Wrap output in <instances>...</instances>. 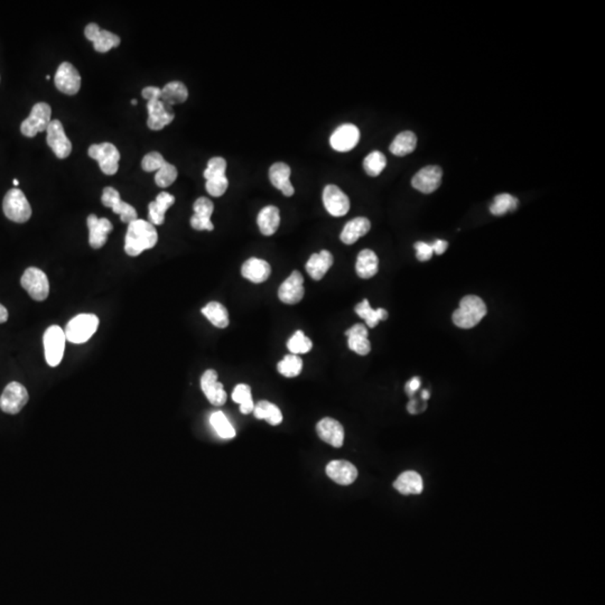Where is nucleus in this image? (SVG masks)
Returning <instances> with one entry per match:
<instances>
[{"mask_svg":"<svg viewBox=\"0 0 605 605\" xmlns=\"http://www.w3.org/2000/svg\"><path fill=\"white\" fill-rule=\"evenodd\" d=\"M85 38L93 43L95 50L99 53H107L117 46H119L120 38L106 29H101L98 24L90 23L85 29Z\"/></svg>","mask_w":605,"mask_h":605,"instance_id":"obj_14","label":"nucleus"},{"mask_svg":"<svg viewBox=\"0 0 605 605\" xmlns=\"http://www.w3.org/2000/svg\"><path fill=\"white\" fill-rule=\"evenodd\" d=\"M229 181L227 176L213 177L206 181L205 188L208 193L215 198H220L227 192Z\"/></svg>","mask_w":605,"mask_h":605,"instance_id":"obj_45","label":"nucleus"},{"mask_svg":"<svg viewBox=\"0 0 605 605\" xmlns=\"http://www.w3.org/2000/svg\"><path fill=\"white\" fill-rule=\"evenodd\" d=\"M255 417L258 419H264L266 422L272 426H277L283 422V414L280 412L279 408L276 405L267 402V400H260L258 404L255 405L254 408Z\"/></svg>","mask_w":605,"mask_h":605,"instance_id":"obj_36","label":"nucleus"},{"mask_svg":"<svg viewBox=\"0 0 605 605\" xmlns=\"http://www.w3.org/2000/svg\"><path fill=\"white\" fill-rule=\"evenodd\" d=\"M28 392L21 383L13 381L4 389L0 397V409L9 415H16L28 402Z\"/></svg>","mask_w":605,"mask_h":605,"instance_id":"obj_9","label":"nucleus"},{"mask_svg":"<svg viewBox=\"0 0 605 605\" xmlns=\"http://www.w3.org/2000/svg\"><path fill=\"white\" fill-rule=\"evenodd\" d=\"M9 320V311L4 305L0 304V324L7 322Z\"/></svg>","mask_w":605,"mask_h":605,"instance_id":"obj_53","label":"nucleus"},{"mask_svg":"<svg viewBox=\"0 0 605 605\" xmlns=\"http://www.w3.org/2000/svg\"><path fill=\"white\" fill-rule=\"evenodd\" d=\"M291 167L285 163H275L269 168V180L272 186L282 191V193L287 198L295 193V188L291 182Z\"/></svg>","mask_w":605,"mask_h":605,"instance_id":"obj_23","label":"nucleus"},{"mask_svg":"<svg viewBox=\"0 0 605 605\" xmlns=\"http://www.w3.org/2000/svg\"><path fill=\"white\" fill-rule=\"evenodd\" d=\"M147 110H149L147 126L151 130L163 129L175 118L172 107L163 102L161 99H151L147 101Z\"/></svg>","mask_w":605,"mask_h":605,"instance_id":"obj_16","label":"nucleus"},{"mask_svg":"<svg viewBox=\"0 0 605 605\" xmlns=\"http://www.w3.org/2000/svg\"><path fill=\"white\" fill-rule=\"evenodd\" d=\"M159 241L155 225L146 220L137 219L128 225L124 240V252L128 256H139L141 252L156 246Z\"/></svg>","mask_w":605,"mask_h":605,"instance_id":"obj_1","label":"nucleus"},{"mask_svg":"<svg viewBox=\"0 0 605 605\" xmlns=\"http://www.w3.org/2000/svg\"><path fill=\"white\" fill-rule=\"evenodd\" d=\"M210 423L220 437L231 439L235 437V429L223 412H215L210 417Z\"/></svg>","mask_w":605,"mask_h":605,"instance_id":"obj_40","label":"nucleus"},{"mask_svg":"<svg viewBox=\"0 0 605 605\" xmlns=\"http://www.w3.org/2000/svg\"><path fill=\"white\" fill-rule=\"evenodd\" d=\"M432 248H433V252L437 255H443L445 252H446L447 247H449V242L445 240H441V239H439V240L435 241L433 245H431Z\"/></svg>","mask_w":605,"mask_h":605,"instance_id":"obj_51","label":"nucleus"},{"mask_svg":"<svg viewBox=\"0 0 605 605\" xmlns=\"http://www.w3.org/2000/svg\"><path fill=\"white\" fill-rule=\"evenodd\" d=\"M277 370L286 378H295L303 370V360L296 354H287L278 363Z\"/></svg>","mask_w":605,"mask_h":605,"instance_id":"obj_38","label":"nucleus"},{"mask_svg":"<svg viewBox=\"0 0 605 605\" xmlns=\"http://www.w3.org/2000/svg\"><path fill=\"white\" fill-rule=\"evenodd\" d=\"M387 159L381 151H375L369 154L363 161V168L369 176H378L386 168Z\"/></svg>","mask_w":605,"mask_h":605,"instance_id":"obj_41","label":"nucleus"},{"mask_svg":"<svg viewBox=\"0 0 605 605\" xmlns=\"http://www.w3.org/2000/svg\"><path fill=\"white\" fill-rule=\"evenodd\" d=\"M89 227V243L93 249H99L105 246L108 239L109 233L112 232V223L106 218L99 219L95 215H90L87 220Z\"/></svg>","mask_w":605,"mask_h":605,"instance_id":"obj_21","label":"nucleus"},{"mask_svg":"<svg viewBox=\"0 0 605 605\" xmlns=\"http://www.w3.org/2000/svg\"><path fill=\"white\" fill-rule=\"evenodd\" d=\"M202 314L218 328H225L229 326V313L225 305L219 301H210L202 309Z\"/></svg>","mask_w":605,"mask_h":605,"instance_id":"obj_34","label":"nucleus"},{"mask_svg":"<svg viewBox=\"0 0 605 605\" xmlns=\"http://www.w3.org/2000/svg\"><path fill=\"white\" fill-rule=\"evenodd\" d=\"M518 198L510 194L503 193L494 198L493 202L490 205V212L493 215H503L507 212H513L518 206Z\"/></svg>","mask_w":605,"mask_h":605,"instance_id":"obj_39","label":"nucleus"},{"mask_svg":"<svg viewBox=\"0 0 605 605\" xmlns=\"http://www.w3.org/2000/svg\"><path fill=\"white\" fill-rule=\"evenodd\" d=\"M326 474L331 480L341 486H350L358 478V470L348 461L336 460L326 466Z\"/></svg>","mask_w":605,"mask_h":605,"instance_id":"obj_22","label":"nucleus"},{"mask_svg":"<svg viewBox=\"0 0 605 605\" xmlns=\"http://www.w3.org/2000/svg\"><path fill=\"white\" fill-rule=\"evenodd\" d=\"M46 132H48L46 141L56 157L60 159L69 157L72 151V144L65 135L62 122L60 120H52Z\"/></svg>","mask_w":605,"mask_h":605,"instance_id":"obj_12","label":"nucleus"},{"mask_svg":"<svg viewBox=\"0 0 605 605\" xmlns=\"http://www.w3.org/2000/svg\"><path fill=\"white\" fill-rule=\"evenodd\" d=\"M132 106H136V105H137V100H136V99H134V100L132 101Z\"/></svg>","mask_w":605,"mask_h":605,"instance_id":"obj_56","label":"nucleus"},{"mask_svg":"<svg viewBox=\"0 0 605 605\" xmlns=\"http://www.w3.org/2000/svg\"><path fill=\"white\" fill-rule=\"evenodd\" d=\"M99 326V318L95 314H79L73 317L64 328L68 341L71 343H85L92 338Z\"/></svg>","mask_w":605,"mask_h":605,"instance_id":"obj_3","label":"nucleus"},{"mask_svg":"<svg viewBox=\"0 0 605 605\" xmlns=\"http://www.w3.org/2000/svg\"><path fill=\"white\" fill-rule=\"evenodd\" d=\"M416 146H417V137L414 132L407 130V132H400V135L392 140L389 149L395 156L402 157L415 151Z\"/></svg>","mask_w":605,"mask_h":605,"instance_id":"obj_33","label":"nucleus"},{"mask_svg":"<svg viewBox=\"0 0 605 605\" xmlns=\"http://www.w3.org/2000/svg\"><path fill=\"white\" fill-rule=\"evenodd\" d=\"M52 109L46 102H38L33 107L28 118L21 122V132L25 137L33 138L38 132H46L50 126Z\"/></svg>","mask_w":605,"mask_h":605,"instance_id":"obj_6","label":"nucleus"},{"mask_svg":"<svg viewBox=\"0 0 605 605\" xmlns=\"http://www.w3.org/2000/svg\"><path fill=\"white\" fill-rule=\"evenodd\" d=\"M360 130L355 124H344L334 130L330 137V144L334 151L346 153L352 151L359 144Z\"/></svg>","mask_w":605,"mask_h":605,"instance_id":"obj_15","label":"nucleus"},{"mask_svg":"<svg viewBox=\"0 0 605 605\" xmlns=\"http://www.w3.org/2000/svg\"><path fill=\"white\" fill-rule=\"evenodd\" d=\"M161 90L157 87H146L141 91V95L145 100H151V99H161Z\"/></svg>","mask_w":605,"mask_h":605,"instance_id":"obj_50","label":"nucleus"},{"mask_svg":"<svg viewBox=\"0 0 605 605\" xmlns=\"http://www.w3.org/2000/svg\"><path fill=\"white\" fill-rule=\"evenodd\" d=\"M65 333L63 328L52 326L45 331L43 336L46 363L50 367H58L63 359L65 350Z\"/></svg>","mask_w":605,"mask_h":605,"instance_id":"obj_5","label":"nucleus"},{"mask_svg":"<svg viewBox=\"0 0 605 605\" xmlns=\"http://www.w3.org/2000/svg\"><path fill=\"white\" fill-rule=\"evenodd\" d=\"M21 285L34 301H43L50 294V283L45 272L36 267H29L21 276Z\"/></svg>","mask_w":605,"mask_h":605,"instance_id":"obj_7","label":"nucleus"},{"mask_svg":"<svg viewBox=\"0 0 605 605\" xmlns=\"http://www.w3.org/2000/svg\"><path fill=\"white\" fill-rule=\"evenodd\" d=\"M56 89L64 95H77L81 87L79 71L69 62H63L56 70L54 77Z\"/></svg>","mask_w":605,"mask_h":605,"instance_id":"obj_11","label":"nucleus"},{"mask_svg":"<svg viewBox=\"0 0 605 605\" xmlns=\"http://www.w3.org/2000/svg\"><path fill=\"white\" fill-rule=\"evenodd\" d=\"M371 223L367 218H355L344 225L340 239L346 245H353L370 231Z\"/></svg>","mask_w":605,"mask_h":605,"instance_id":"obj_27","label":"nucleus"},{"mask_svg":"<svg viewBox=\"0 0 605 605\" xmlns=\"http://www.w3.org/2000/svg\"><path fill=\"white\" fill-rule=\"evenodd\" d=\"M3 210L6 217L16 223H25L32 217V208L25 194L18 188L9 190L4 198Z\"/></svg>","mask_w":605,"mask_h":605,"instance_id":"obj_4","label":"nucleus"},{"mask_svg":"<svg viewBox=\"0 0 605 605\" xmlns=\"http://www.w3.org/2000/svg\"><path fill=\"white\" fill-rule=\"evenodd\" d=\"M304 294V277L297 270L291 272L278 289V297L284 304H297L303 299Z\"/></svg>","mask_w":605,"mask_h":605,"instance_id":"obj_17","label":"nucleus"},{"mask_svg":"<svg viewBox=\"0 0 605 605\" xmlns=\"http://www.w3.org/2000/svg\"><path fill=\"white\" fill-rule=\"evenodd\" d=\"M355 313L359 315L361 318L365 321L367 326L369 328H375L378 326L380 321H386L388 318V312L386 309H373L370 306V303L368 299H363L361 303L355 306Z\"/></svg>","mask_w":605,"mask_h":605,"instance_id":"obj_35","label":"nucleus"},{"mask_svg":"<svg viewBox=\"0 0 605 605\" xmlns=\"http://www.w3.org/2000/svg\"><path fill=\"white\" fill-rule=\"evenodd\" d=\"M420 387V379L418 377H414V378L410 379L408 381L407 386H406V390H407L408 395H412L414 392L419 389Z\"/></svg>","mask_w":605,"mask_h":605,"instance_id":"obj_52","label":"nucleus"},{"mask_svg":"<svg viewBox=\"0 0 605 605\" xmlns=\"http://www.w3.org/2000/svg\"><path fill=\"white\" fill-rule=\"evenodd\" d=\"M191 225L198 231H212L215 229V225L212 223L211 219H204V218L196 217V215L191 218Z\"/></svg>","mask_w":605,"mask_h":605,"instance_id":"obj_49","label":"nucleus"},{"mask_svg":"<svg viewBox=\"0 0 605 605\" xmlns=\"http://www.w3.org/2000/svg\"><path fill=\"white\" fill-rule=\"evenodd\" d=\"M175 203V196L167 192H161L156 200L149 205V223L153 225H161L165 221V213Z\"/></svg>","mask_w":605,"mask_h":605,"instance_id":"obj_28","label":"nucleus"},{"mask_svg":"<svg viewBox=\"0 0 605 605\" xmlns=\"http://www.w3.org/2000/svg\"><path fill=\"white\" fill-rule=\"evenodd\" d=\"M323 203L333 217H343L350 210V200L343 191L334 184H328L323 191Z\"/></svg>","mask_w":605,"mask_h":605,"instance_id":"obj_13","label":"nucleus"},{"mask_svg":"<svg viewBox=\"0 0 605 605\" xmlns=\"http://www.w3.org/2000/svg\"><path fill=\"white\" fill-rule=\"evenodd\" d=\"M165 163H166V161L161 153L151 151L144 157L143 161H141V167L145 172H155V171H159Z\"/></svg>","mask_w":605,"mask_h":605,"instance_id":"obj_46","label":"nucleus"},{"mask_svg":"<svg viewBox=\"0 0 605 605\" xmlns=\"http://www.w3.org/2000/svg\"><path fill=\"white\" fill-rule=\"evenodd\" d=\"M348 336V346L349 349L359 355H367L370 353L371 343L368 338V328L363 324H355V326L346 331Z\"/></svg>","mask_w":605,"mask_h":605,"instance_id":"obj_25","label":"nucleus"},{"mask_svg":"<svg viewBox=\"0 0 605 605\" xmlns=\"http://www.w3.org/2000/svg\"><path fill=\"white\" fill-rule=\"evenodd\" d=\"M201 388L206 398L213 406H223L227 402V395L223 385L218 380V373L209 369L202 375Z\"/></svg>","mask_w":605,"mask_h":605,"instance_id":"obj_19","label":"nucleus"},{"mask_svg":"<svg viewBox=\"0 0 605 605\" xmlns=\"http://www.w3.org/2000/svg\"><path fill=\"white\" fill-rule=\"evenodd\" d=\"M422 397H423V400H429V391L424 390L423 394H422Z\"/></svg>","mask_w":605,"mask_h":605,"instance_id":"obj_54","label":"nucleus"},{"mask_svg":"<svg viewBox=\"0 0 605 605\" xmlns=\"http://www.w3.org/2000/svg\"><path fill=\"white\" fill-rule=\"evenodd\" d=\"M101 202H102L103 205L110 208L116 215H119L124 223L129 225L132 221L138 219L137 211H136L135 208L122 201L119 192L112 186H107L103 190Z\"/></svg>","mask_w":605,"mask_h":605,"instance_id":"obj_10","label":"nucleus"},{"mask_svg":"<svg viewBox=\"0 0 605 605\" xmlns=\"http://www.w3.org/2000/svg\"><path fill=\"white\" fill-rule=\"evenodd\" d=\"M243 277L254 284H262L269 278L272 267L266 260L259 258H250L241 267Z\"/></svg>","mask_w":605,"mask_h":605,"instance_id":"obj_24","label":"nucleus"},{"mask_svg":"<svg viewBox=\"0 0 605 605\" xmlns=\"http://www.w3.org/2000/svg\"><path fill=\"white\" fill-rule=\"evenodd\" d=\"M232 400L240 406L243 415H249L254 412L255 402L252 400V388L246 383H239L233 389Z\"/></svg>","mask_w":605,"mask_h":605,"instance_id":"obj_37","label":"nucleus"},{"mask_svg":"<svg viewBox=\"0 0 605 605\" xmlns=\"http://www.w3.org/2000/svg\"><path fill=\"white\" fill-rule=\"evenodd\" d=\"M177 175H178V172H177L176 167L173 164H169L166 161L157 171L156 175H155V183H156L157 186H159V188H168V186H172L173 183L176 181Z\"/></svg>","mask_w":605,"mask_h":605,"instance_id":"obj_43","label":"nucleus"},{"mask_svg":"<svg viewBox=\"0 0 605 605\" xmlns=\"http://www.w3.org/2000/svg\"><path fill=\"white\" fill-rule=\"evenodd\" d=\"M227 172V161L223 157H212L208 161V167L204 171L203 176L206 181L213 177L225 176Z\"/></svg>","mask_w":605,"mask_h":605,"instance_id":"obj_44","label":"nucleus"},{"mask_svg":"<svg viewBox=\"0 0 605 605\" xmlns=\"http://www.w3.org/2000/svg\"><path fill=\"white\" fill-rule=\"evenodd\" d=\"M441 176L443 172L441 167L437 165L424 167L412 177V188L424 194L433 193L441 186Z\"/></svg>","mask_w":605,"mask_h":605,"instance_id":"obj_18","label":"nucleus"},{"mask_svg":"<svg viewBox=\"0 0 605 605\" xmlns=\"http://www.w3.org/2000/svg\"><path fill=\"white\" fill-rule=\"evenodd\" d=\"M13 183H14V186H18L19 182H18V180H16V178H15V180H14Z\"/></svg>","mask_w":605,"mask_h":605,"instance_id":"obj_55","label":"nucleus"},{"mask_svg":"<svg viewBox=\"0 0 605 605\" xmlns=\"http://www.w3.org/2000/svg\"><path fill=\"white\" fill-rule=\"evenodd\" d=\"M287 348L291 354H305L309 353L313 348V343L309 338L305 336L303 331L299 330L291 336L287 342Z\"/></svg>","mask_w":605,"mask_h":605,"instance_id":"obj_42","label":"nucleus"},{"mask_svg":"<svg viewBox=\"0 0 605 605\" xmlns=\"http://www.w3.org/2000/svg\"><path fill=\"white\" fill-rule=\"evenodd\" d=\"M379 259L377 255L370 250L365 249L358 255L357 264H355V272L358 276L363 279H369L378 272Z\"/></svg>","mask_w":605,"mask_h":605,"instance_id":"obj_31","label":"nucleus"},{"mask_svg":"<svg viewBox=\"0 0 605 605\" xmlns=\"http://www.w3.org/2000/svg\"><path fill=\"white\" fill-rule=\"evenodd\" d=\"M394 488L405 496L420 494L423 492V478L415 471H407L400 474L394 482Z\"/></svg>","mask_w":605,"mask_h":605,"instance_id":"obj_30","label":"nucleus"},{"mask_svg":"<svg viewBox=\"0 0 605 605\" xmlns=\"http://www.w3.org/2000/svg\"><path fill=\"white\" fill-rule=\"evenodd\" d=\"M486 315V306L480 297L474 295L462 299L460 307L453 313V322L457 328H472Z\"/></svg>","mask_w":605,"mask_h":605,"instance_id":"obj_2","label":"nucleus"},{"mask_svg":"<svg viewBox=\"0 0 605 605\" xmlns=\"http://www.w3.org/2000/svg\"><path fill=\"white\" fill-rule=\"evenodd\" d=\"M414 247H415L416 252H417L416 257H417V259L419 262H429L432 257H433V248H432L431 245H429V243L418 241Z\"/></svg>","mask_w":605,"mask_h":605,"instance_id":"obj_48","label":"nucleus"},{"mask_svg":"<svg viewBox=\"0 0 605 605\" xmlns=\"http://www.w3.org/2000/svg\"><path fill=\"white\" fill-rule=\"evenodd\" d=\"M317 435L322 441L333 447H341L344 443V429L341 423L333 418L321 419L316 425Z\"/></svg>","mask_w":605,"mask_h":605,"instance_id":"obj_20","label":"nucleus"},{"mask_svg":"<svg viewBox=\"0 0 605 605\" xmlns=\"http://www.w3.org/2000/svg\"><path fill=\"white\" fill-rule=\"evenodd\" d=\"M161 90V100L171 107L186 102L188 98V87L180 81L167 83Z\"/></svg>","mask_w":605,"mask_h":605,"instance_id":"obj_32","label":"nucleus"},{"mask_svg":"<svg viewBox=\"0 0 605 605\" xmlns=\"http://www.w3.org/2000/svg\"><path fill=\"white\" fill-rule=\"evenodd\" d=\"M89 156L98 161L101 171L106 175H114L119 169L120 153L112 143L95 144L87 151Z\"/></svg>","mask_w":605,"mask_h":605,"instance_id":"obj_8","label":"nucleus"},{"mask_svg":"<svg viewBox=\"0 0 605 605\" xmlns=\"http://www.w3.org/2000/svg\"><path fill=\"white\" fill-rule=\"evenodd\" d=\"M194 215L196 217L204 218V219H211L213 211H215V204L211 200L208 198H198L193 205Z\"/></svg>","mask_w":605,"mask_h":605,"instance_id":"obj_47","label":"nucleus"},{"mask_svg":"<svg viewBox=\"0 0 605 605\" xmlns=\"http://www.w3.org/2000/svg\"><path fill=\"white\" fill-rule=\"evenodd\" d=\"M257 225L259 227L260 232L267 237L277 232L280 225V213L277 206H264L257 217Z\"/></svg>","mask_w":605,"mask_h":605,"instance_id":"obj_29","label":"nucleus"},{"mask_svg":"<svg viewBox=\"0 0 605 605\" xmlns=\"http://www.w3.org/2000/svg\"><path fill=\"white\" fill-rule=\"evenodd\" d=\"M333 256L328 250L313 254L306 262V272L314 280H321L333 264Z\"/></svg>","mask_w":605,"mask_h":605,"instance_id":"obj_26","label":"nucleus"}]
</instances>
